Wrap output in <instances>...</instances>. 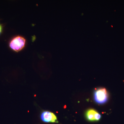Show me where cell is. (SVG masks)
Here are the masks:
<instances>
[{"instance_id":"cell-1","label":"cell","mask_w":124,"mask_h":124,"mask_svg":"<svg viewBox=\"0 0 124 124\" xmlns=\"http://www.w3.org/2000/svg\"><path fill=\"white\" fill-rule=\"evenodd\" d=\"M26 39L20 36L14 37L10 40L9 44L10 48L16 52H19L24 48L26 44Z\"/></svg>"},{"instance_id":"cell-2","label":"cell","mask_w":124,"mask_h":124,"mask_svg":"<svg viewBox=\"0 0 124 124\" xmlns=\"http://www.w3.org/2000/svg\"><path fill=\"white\" fill-rule=\"evenodd\" d=\"M95 101L99 104L106 103L108 99V94L104 88H100L95 90L94 94Z\"/></svg>"},{"instance_id":"cell-3","label":"cell","mask_w":124,"mask_h":124,"mask_svg":"<svg viewBox=\"0 0 124 124\" xmlns=\"http://www.w3.org/2000/svg\"><path fill=\"white\" fill-rule=\"evenodd\" d=\"M41 120L45 123H58L57 118L55 114L48 111H42L40 115Z\"/></svg>"},{"instance_id":"cell-4","label":"cell","mask_w":124,"mask_h":124,"mask_svg":"<svg viewBox=\"0 0 124 124\" xmlns=\"http://www.w3.org/2000/svg\"><path fill=\"white\" fill-rule=\"evenodd\" d=\"M85 116L86 119L90 121H99L101 117L97 111L93 109H89L86 111Z\"/></svg>"},{"instance_id":"cell-5","label":"cell","mask_w":124,"mask_h":124,"mask_svg":"<svg viewBox=\"0 0 124 124\" xmlns=\"http://www.w3.org/2000/svg\"><path fill=\"white\" fill-rule=\"evenodd\" d=\"M2 31V27L1 25L0 24V34L1 33Z\"/></svg>"}]
</instances>
